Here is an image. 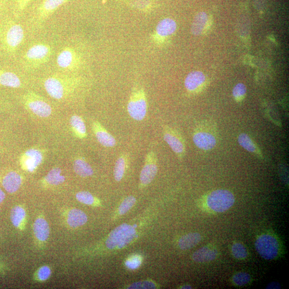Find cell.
<instances>
[{
	"label": "cell",
	"mask_w": 289,
	"mask_h": 289,
	"mask_svg": "<svg viewBox=\"0 0 289 289\" xmlns=\"http://www.w3.org/2000/svg\"><path fill=\"white\" fill-rule=\"evenodd\" d=\"M26 217V211L21 206H17L12 208L10 212V219L12 224L16 228L21 227Z\"/></svg>",
	"instance_id": "obj_29"
},
{
	"label": "cell",
	"mask_w": 289,
	"mask_h": 289,
	"mask_svg": "<svg viewBox=\"0 0 289 289\" xmlns=\"http://www.w3.org/2000/svg\"><path fill=\"white\" fill-rule=\"evenodd\" d=\"M127 109L129 115L133 120L141 121L145 119L147 111V101L144 89L140 88L132 91Z\"/></svg>",
	"instance_id": "obj_6"
},
{
	"label": "cell",
	"mask_w": 289,
	"mask_h": 289,
	"mask_svg": "<svg viewBox=\"0 0 289 289\" xmlns=\"http://www.w3.org/2000/svg\"><path fill=\"white\" fill-rule=\"evenodd\" d=\"M129 157L127 154L121 155L116 161L114 176L117 182H120L124 177L128 163Z\"/></svg>",
	"instance_id": "obj_28"
},
{
	"label": "cell",
	"mask_w": 289,
	"mask_h": 289,
	"mask_svg": "<svg viewBox=\"0 0 289 289\" xmlns=\"http://www.w3.org/2000/svg\"><path fill=\"white\" fill-rule=\"evenodd\" d=\"M156 285L152 282L145 281L139 282H136L131 284L128 288H155Z\"/></svg>",
	"instance_id": "obj_38"
},
{
	"label": "cell",
	"mask_w": 289,
	"mask_h": 289,
	"mask_svg": "<svg viewBox=\"0 0 289 289\" xmlns=\"http://www.w3.org/2000/svg\"><path fill=\"white\" fill-rule=\"evenodd\" d=\"M57 65L60 68L69 71L80 69L82 65V59L80 54L70 47L63 49L56 59Z\"/></svg>",
	"instance_id": "obj_10"
},
{
	"label": "cell",
	"mask_w": 289,
	"mask_h": 289,
	"mask_svg": "<svg viewBox=\"0 0 289 289\" xmlns=\"http://www.w3.org/2000/svg\"><path fill=\"white\" fill-rule=\"evenodd\" d=\"M25 38V32L21 24L10 21L0 26V42L6 52L16 53Z\"/></svg>",
	"instance_id": "obj_2"
},
{
	"label": "cell",
	"mask_w": 289,
	"mask_h": 289,
	"mask_svg": "<svg viewBox=\"0 0 289 289\" xmlns=\"http://www.w3.org/2000/svg\"><path fill=\"white\" fill-rule=\"evenodd\" d=\"M24 178L19 172L14 170H7L1 177V182L5 190L10 194L17 192L23 184Z\"/></svg>",
	"instance_id": "obj_13"
},
{
	"label": "cell",
	"mask_w": 289,
	"mask_h": 289,
	"mask_svg": "<svg viewBox=\"0 0 289 289\" xmlns=\"http://www.w3.org/2000/svg\"><path fill=\"white\" fill-rule=\"evenodd\" d=\"M281 285L278 282H272L269 283L266 288L267 289H278L281 288Z\"/></svg>",
	"instance_id": "obj_40"
},
{
	"label": "cell",
	"mask_w": 289,
	"mask_h": 289,
	"mask_svg": "<svg viewBox=\"0 0 289 289\" xmlns=\"http://www.w3.org/2000/svg\"><path fill=\"white\" fill-rule=\"evenodd\" d=\"M177 29V24L175 21L169 18L163 19L157 26L153 40L157 44H162L174 34Z\"/></svg>",
	"instance_id": "obj_12"
},
{
	"label": "cell",
	"mask_w": 289,
	"mask_h": 289,
	"mask_svg": "<svg viewBox=\"0 0 289 289\" xmlns=\"http://www.w3.org/2000/svg\"><path fill=\"white\" fill-rule=\"evenodd\" d=\"M92 130L98 142L106 147H113L117 144L115 138L109 133L99 121L92 123Z\"/></svg>",
	"instance_id": "obj_16"
},
{
	"label": "cell",
	"mask_w": 289,
	"mask_h": 289,
	"mask_svg": "<svg viewBox=\"0 0 289 289\" xmlns=\"http://www.w3.org/2000/svg\"><path fill=\"white\" fill-rule=\"evenodd\" d=\"M5 197V194L2 189L1 187H0V204H2L4 202Z\"/></svg>",
	"instance_id": "obj_41"
},
{
	"label": "cell",
	"mask_w": 289,
	"mask_h": 289,
	"mask_svg": "<svg viewBox=\"0 0 289 289\" xmlns=\"http://www.w3.org/2000/svg\"><path fill=\"white\" fill-rule=\"evenodd\" d=\"M142 263L141 258L140 256H135L125 262V265L130 269L134 270L139 267Z\"/></svg>",
	"instance_id": "obj_36"
},
{
	"label": "cell",
	"mask_w": 289,
	"mask_h": 289,
	"mask_svg": "<svg viewBox=\"0 0 289 289\" xmlns=\"http://www.w3.org/2000/svg\"><path fill=\"white\" fill-rule=\"evenodd\" d=\"M246 93V86L243 83L237 84L234 88L233 91V96L236 101L240 102L242 100Z\"/></svg>",
	"instance_id": "obj_35"
},
{
	"label": "cell",
	"mask_w": 289,
	"mask_h": 289,
	"mask_svg": "<svg viewBox=\"0 0 289 289\" xmlns=\"http://www.w3.org/2000/svg\"><path fill=\"white\" fill-rule=\"evenodd\" d=\"M218 251L209 246H205L198 249L192 255V259L197 262H206L217 258Z\"/></svg>",
	"instance_id": "obj_20"
},
{
	"label": "cell",
	"mask_w": 289,
	"mask_h": 289,
	"mask_svg": "<svg viewBox=\"0 0 289 289\" xmlns=\"http://www.w3.org/2000/svg\"><path fill=\"white\" fill-rule=\"evenodd\" d=\"M44 158V153L41 149L32 148L20 156V165L24 171L33 173L41 166Z\"/></svg>",
	"instance_id": "obj_9"
},
{
	"label": "cell",
	"mask_w": 289,
	"mask_h": 289,
	"mask_svg": "<svg viewBox=\"0 0 289 289\" xmlns=\"http://www.w3.org/2000/svg\"><path fill=\"white\" fill-rule=\"evenodd\" d=\"M62 170L55 167L50 170L42 180V184L45 186H54L64 183L66 181L65 176L61 174Z\"/></svg>",
	"instance_id": "obj_23"
},
{
	"label": "cell",
	"mask_w": 289,
	"mask_h": 289,
	"mask_svg": "<svg viewBox=\"0 0 289 289\" xmlns=\"http://www.w3.org/2000/svg\"><path fill=\"white\" fill-rule=\"evenodd\" d=\"M251 279V276L248 273L240 272L234 276L233 281L237 286H244L250 282Z\"/></svg>",
	"instance_id": "obj_33"
},
{
	"label": "cell",
	"mask_w": 289,
	"mask_h": 289,
	"mask_svg": "<svg viewBox=\"0 0 289 289\" xmlns=\"http://www.w3.org/2000/svg\"><path fill=\"white\" fill-rule=\"evenodd\" d=\"M235 199L234 195L225 190H218L212 192L207 197V204L214 211L222 213L233 206Z\"/></svg>",
	"instance_id": "obj_7"
},
{
	"label": "cell",
	"mask_w": 289,
	"mask_h": 289,
	"mask_svg": "<svg viewBox=\"0 0 289 289\" xmlns=\"http://www.w3.org/2000/svg\"><path fill=\"white\" fill-rule=\"evenodd\" d=\"M69 0H44L39 8L36 18V24H42L60 7Z\"/></svg>",
	"instance_id": "obj_15"
},
{
	"label": "cell",
	"mask_w": 289,
	"mask_h": 289,
	"mask_svg": "<svg viewBox=\"0 0 289 289\" xmlns=\"http://www.w3.org/2000/svg\"><path fill=\"white\" fill-rule=\"evenodd\" d=\"M0 149H1V145H0Z\"/></svg>",
	"instance_id": "obj_44"
},
{
	"label": "cell",
	"mask_w": 289,
	"mask_h": 289,
	"mask_svg": "<svg viewBox=\"0 0 289 289\" xmlns=\"http://www.w3.org/2000/svg\"><path fill=\"white\" fill-rule=\"evenodd\" d=\"M53 53L52 47L45 43H37L30 47L24 55V65L30 69L45 65Z\"/></svg>",
	"instance_id": "obj_3"
},
{
	"label": "cell",
	"mask_w": 289,
	"mask_h": 289,
	"mask_svg": "<svg viewBox=\"0 0 289 289\" xmlns=\"http://www.w3.org/2000/svg\"><path fill=\"white\" fill-rule=\"evenodd\" d=\"M73 166L74 172L81 177H89L94 173L91 165L83 157L76 158L73 161Z\"/></svg>",
	"instance_id": "obj_26"
},
{
	"label": "cell",
	"mask_w": 289,
	"mask_h": 289,
	"mask_svg": "<svg viewBox=\"0 0 289 289\" xmlns=\"http://www.w3.org/2000/svg\"><path fill=\"white\" fill-rule=\"evenodd\" d=\"M163 138L173 152L179 157L185 153V145L181 137L172 129L166 127L163 130Z\"/></svg>",
	"instance_id": "obj_14"
},
{
	"label": "cell",
	"mask_w": 289,
	"mask_h": 289,
	"mask_svg": "<svg viewBox=\"0 0 289 289\" xmlns=\"http://www.w3.org/2000/svg\"><path fill=\"white\" fill-rule=\"evenodd\" d=\"M33 232L37 240L46 241L50 234L49 226L47 221L42 218L37 219L33 224Z\"/></svg>",
	"instance_id": "obj_25"
},
{
	"label": "cell",
	"mask_w": 289,
	"mask_h": 289,
	"mask_svg": "<svg viewBox=\"0 0 289 289\" xmlns=\"http://www.w3.org/2000/svg\"><path fill=\"white\" fill-rule=\"evenodd\" d=\"M255 246L259 255L266 260H273L278 255L279 243L277 240L271 235L260 236L256 242Z\"/></svg>",
	"instance_id": "obj_8"
},
{
	"label": "cell",
	"mask_w": 289,
	"mask_h": 289,
	"mask_svg": "<svg viewBox=\"0 0 289 289\" xmlns=\"http://www.w3.org/2000/svg\"><path fill=\"white\" fill-rule=\"evenodd\" d=\"M157 172V157L154 152L150 151L145 157V165L140 175L141 183L143 185H147L151 183Z\"/></svg>",
	"instance_id": "obj_11"
},
{
	"label": "cell",
	"mask_w": 289,
	"mask_h": 289,
	"mask_svg": "<svg viewBox=\"0 0 289 289\" xmlns=\"http://www.w3.org/2000/svg\"><path fill=\"white\" fill-rule=\"evenodd\" d=\"M201 240L202 236L199 233H189L181 238L179 245L183 250L189 249L196 246Z\"/></svg>",
	"instance_id": "obj_27"
},
{
	"label": "cell",
	"mask_w": 289,
	"mask_h": 289,
	"mask_svg": "<svg viewBox=\"0 0 289 289\" xmlns=\"http://www.w3.org/2000/svg\"><path fill=\"white\" fill-rule=\"evenodd\" d=\"M23 103L27 110L37 117L46 118L52 114L53 109L51 105L43 97L34 92L25 94Z\"/></svg>",
	"instance_id": "obj_5"
},
{
	"label": "cell",
	"mask_w": 289,
	"mask_h": 289,
	"mask_svg": "<svg viewBox=\"0 0 289 289\" xmlns=\"http://www.w3.org/2000/svg\"><path fill=\"white\" fill-rule=\"evenodd\" d=\"M232 252L233 255L237 259H244L247 257L246 248L242 244L237 243L232 246Z\"/></svg>",
	"instance_id": "obj_31"
},
{
	"label": "cell",
	"mask_w": 289,
	"mask_h": 289,
	"mask_svg": "<svg viewBox=\"0 0 289 289\" xmlns=\"http://www.w3.org/2000/svg\"><path fill=\"white\" fill-rule=\"evenodd\" d=\"M77 200L81 203L87 205H92L95 202L93 196L87 191H81L76 195Z\"/></svg>",
	"instance_id": "obj_32"
},
{
	"label": "cell",
	"mask_w": 289,
	"mask_h": 289,
	"mask_svg": "<svg viewBox=\"0 0 289 289\" xmlns=\"http://www.w3.org/2000/svg\"><path fill=\"white\" fill-rule=\"evenodd\" d=\"M1 8H2V4H0V9H1Z\"/></svg>",
	"instance_id": "obj_43"
},
{
	"label": "cell",
	"mask_w": 289,
	"mask_h": 289,
	"mask_svg": "<svg viewBox=\"0 0 289 289\" xmlns=\"http://www.w3.org/2000/svg\"><path fill=\"white\" fill-rule=\"evenodd\" d=\"M67 221L70 227L78 228L87 222V217L82 210L79 209H72L68 214Z\"/></svg>",
	"instance_id": "obj_24"
},
{
	"label": "cell",
	"mask_w": 289,
	"mask_h": 289,
	"mask_svg": "<svg viewBox=\"0 0 289 289\" xmlns=\"http://www.w3.org/2000/svg\"><path fill=\"white\" fill-rule=\"evenodd\" d=\"M32 0H18V7L20 11H23L26 8Z\"/></svg>",
	"instance_id": "obj_39"
},
{
	"label": "cell",
	"mask_w": 289,
	"mask_h": 289,
	"mask_svg": "<svg viewBox=\"0 0 289 289\" xmlns=\"http://www.w3.org/2000/svg\"><path fill=\"white\" fill-rule=\"evenodd\" d=\"M206 81L203 72L194 71L188 73L186 76L184 85L186 89L190 92H196L203 86Z\"/></svg>",
	"instance_id": "obj_17"
},
{
	"label": "cell",
	"mask_w": 289,
	"mask_h": 289,
	"mask_svg": "<svg viewBox=\"0 0 289 289\" xmlns=\"http://www.w3.org/2000/svg\"><path fill=\"white\" fill-rule=\"evenodd\" d=\"M238 141L239 144L247 151L256 153L257 148L252 140L246 133H241L238 136Z\"/></svg>",
	"instance_id": "obj_30"
},
{
	"label": "cell",
	"mask_w": 289,
	"mask_h": 289,
	"mask_svg": "<svg viewBox=\"0 0 289 289\" xmlns=\"http://www.w3.org/2000/svg\"><path fill=\"white\" fill-rule=\"evenodd\" d=\"M193 141L197 147L206 150L213 149L217 144L215 137L205 132H196L194 135Z\"/></svg>",
	"instance_id": "obj_18"
},
{
	"label": "cell",
	"mask_w": 289,
	"mask_h": 289,
	"mask_svg": "<svg viewBox=\"0 0 289 289\" xmlns=\"http://www.w3.org/2000/svg\"><path fill=\"white\" fill-rule=\"evenodd\" d=\"M80 79L65 74H54L46 78L43 83L47 94L56 100L67 98L76 90Z\"/></svg>",
	"instance_id": "obj_1"
},
{
	"label": "cell",
	"mask_w": 289,
	"mask_h": 289,
	"mask_svg": "<svg viewBox=\"0 0 289 289\" xmlns=\"http://www.w3.org/2000/svg\"><path fill=\"white\" fill-rule=\"evenodd\" d=\"M192 288V287H191V286L188 285H184V286H183V287H182V288Z\"/></svg>",
	"instance_id": "obj_42"
},
{
	"label": "cell",
	"mask_w": 289,
	"mask_h": 289,
	"mask_svg": "<svg viewBox=\"0 0 289 289\" xmlns=\"http://www.w3.org/2000/svg\"><path fill=\"white\" fill-rule=\"evenodd\" d=\"M136 236L134 227L122 224L110 233L106 242V246L109 249L123 248L131 243Z\"/></svg>",
	"instance_id": "obj_4"
},
{
	"label": "cell",
	"mask_w": 289,
	"mask_h": 289,
	"mask_svg": "<svg viewBox=\"0 0 289 289\" xmlns=\"http://www.w3.org/2000/svg\"><path fill=\"white\" fill-rule=\"evenodd\" d=\"M0 86L18 89L22 86V83L16 73L0 69Z\"/></svg>",
	"instance_id": "obj_19"
},
{
	"label": "cell",
	"mask_w": 289,
	"mask_h": 289,
	"mask_svg": "<svg viewBox=\"0 0 289 289\" xmlns=\"http://www.w3.org/2000/svg\"><path fill=\"white\" fill-rule=\"evenodd\" d=\"M51 275V270L47 266L40 268L37 272V278L41 281L47 280Z\"/></svg>",
	"instance_id": "obj_37"
},
{
	"label": "cell",
	"mask_w": 289,
	"mask_h": 289,
	"mask_svg": "<svg viewBox=\"0 0 289 289\" xmlns=\"http://www.w3.org/2000/svg\"><path fill=\"white\" fill-rule=\"evenodd\" d=\"M136 198L133 196H129L125 198L119 207V213L121 215H124L127 213L135 204Z\"/></svg>",
	"instance_id": "obj_34"
},
{
	"label": "cell",
	"mask_w": 289,
	"mask_h": 289,
	"mask_svg": "<svg viewBox=\"0 0 289 289\" xmlns=\"http://www.w3.org/2000/svg\"><path fill=\"white\" fill-rule=\"evenodd\" d=\"M70 125L73 134L80 140L87 137V129L83 118L78 115L72 116L70 119Z\"/></svg>",
	"instance_id": "obj_21"
},
{
	"label": "cell",
	"mask_w": 289,
	"mask_h": 289,
	"mask_svg": "<svg viewBox=\"0 0 289 289\" xmlns=\"http://www.w3.org/2000/svg\"><path fill=\"white\" fill-rule=\"evenodd\" d=\"M210 21L207 15L204 12H201L195 17L191 27V32L195 35H200L204 33Z\"/></svg>",
	"instance_id": "obj_22"
}]
</instances>
